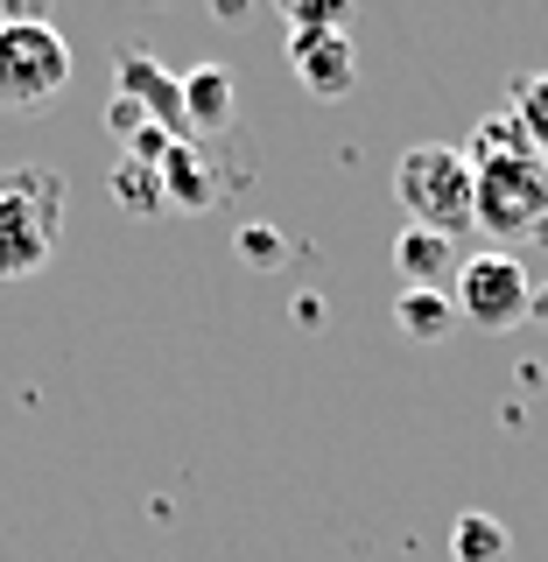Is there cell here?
<instances>
[{"instance_id":"cell-13","label":"cell","mask_w":548,"mask_h":562,"mask_svg":"<svg viewBox=\"0 0 548 562\" xmlns=\"http://www.w3.org/2000/svg\"><path fill=\"white\" fill-rule=\"evenodd\" d=\"M506 113H514V127L548 155V70H535V78H514V92H506Z\"/></svg>"},{"instance_id":"cell-8","label":"cell","mask_w":548,"mask_h":562,"mask_svg":"<svg viewBox=\"0 0 548 562\" xmlns=\"http://www.w3.org/2000/svg\"><path fill=\"white\" fill-rule=\"evenodd\" d=\"M239 120V78L225 64H198V70H183V127L190 140H204V134H225Z\"/></svg>"},{"instance_id":"cell-9","label":"cell","mask_w":548,"mask_h":562,"mask_svg":"<svg viewBox=\"0 0 548 562\" xmlns=\"http://www.w3.org/2000/svg\"><path fill=\"white\" fill-rule=\"evenodd\" d=\"M457 268H465V260H457V239L429 233V225H401V239H394L401 289H450Z\"/></svg>"},{"instance_id":"cell-19","label":"cell","mask_w":548,"mask_h":562,"mask_svg":"<svg viewBox=\"0 0 548 562\" xmlns=\"http://www.w3.org/2000/svg\"><path fill=\"white\" fill-rule=\"evenodd\" d=\"M535 316H541V324H548V281H541V289H535Z\"/></svg>"},{"instance_id":"cell-6","label":"cell","mask_w":548,"mask_h":562,"mask_svg":"<svg viewBox=\"0 0 548 562\" xmlns=\"http://www.w3.org/2000/svg\"><path fill=\"white\" fill-rule=\"evenodd\" d=\"M113 99H134L141 113L155 120V127H169L176 140H190V127H183V78H169V70L155 64L148 49H120V64H113Z\"/></svg>"},{"instance_id":"cell-14","label":"cell","mask_w":548,"mask_h":562,"mask_svg":"<svg viewBox=\"0 0 548 562\" xmlns=\"http://www.w3.org/2000/svg\"><path fill=\"white\" fill-rule=\"evenodd\" d=\"M105 183H113V204L141 211V218H155V211H169V204H163V176H155V169H141V162H127V155L113 162V176H105Z\"/></svg>"},{"instance_id":"cell-12","label":"cell","mask_w":548,"mask_h":562,"mask_svg":"<svg viewBox=\"0 0 548 562\" xmlns=\"http://www.w3.org/2000/svg\"><path fill=\"white\" fill-rule=\"evenodd\" d=\"M450 562H514V535L492 514H465L450 527Z\"/></svg>"},{"instance_id":"cell-16","label":"cell","mask_w":548,"mask_h":562,"mask_svg":"<svg viewBox=\"0 0 548 562\" xmlns=\"http://www.w3.org/2000/svg\"><path fill=\"white\" fill-rule=\"evenodd\" d=\"M176 148V134L169 127H141L134 140H127V162H141V169H163V155Z\"/></svg>"},{"instance_id":"cell-4","label":"cell","mask_w":548,"mask_h":562,"mask_svg":"<svg viewBox=\"0 0 548 562\" xmlns=\"http://www.w3.org/2000/svg\"><path fill=\"white\" fill-rule=\"evenodd\" d=\"M70 85V43L35 8L0 14V113H35Z\"/></svg>"},{"instance_id":"cell-11","label":"cell","mask_w":548,"mask_h":562,"mask_svg":"<svg viewBox=\"0 0 548 562\" xmlns=\"http://www.w3.org/2000/svg\"><path fill=\"white\" fill-rule=\"evenodd\" d=\"M394 324H401V338H415V345H444L450 324H457L450 289H401L394 295Z\"/></svg>"},{"instance_id":"cell-3","label":"cell","mask_w":548,"mask_h":562,"mask_svg":"<svg viewBox=\"0 0 548 562\" xmlns=\"http://www.w3.org/2000/svg\"><path fill=\"white\" fill-rule=\"evenodd\" d=\"M394 198L409 211V225H429V233H471L479 225V204H471V162L465 148H444V140H422L394 162Z\"/></svg>"},{"instance_id":"cell-15","label":"cell","mask_w":548,"mask_h":562,"mask_svg":"<svg viewBox=\"0 0 548 562\" xmlns=\"http://www.w3.org/2000/svg\"><path fill=\"white\" fill-rule=\"evenodd\" d=\"M345 0H289V35H345Z\"/></svg>"},{"instance_id":"cell-2","label":"cell","mask_w":548,"mask_h":562,"mask_svg":"<svg viewBox=\"0 0 548 562\" xmlns=\"http://www.w3.org/2000/svg\"><path fill=\"white\" fill-rule=\"evenodd\" d=\"M64 204H70V190L57 169H43V162L0 169V281H22L57 254Z\"/></svg>"},{"instance_id":"cell-10","label":"cell","mask_w":548,"mask_h":562,"mask_svg":"<svg viewBox=\"0 0 548 562\" xmlns=\"http://www.w3.org/2000/svg\"><path fill=\"white\" fill-rule=\"evenodd\" d=\"M155 176H163V204L169 211H211V204H219V176H211L198 140H176Z\"/></svg>"},{"instance_id":"cell-5","label":"cell","mask_w":548,"mask_h":562,"mask_svg":"<svg viewBox=\"0 0 548 562\" xmlns=\"http://www.w3.org/2000/svg\"><path fill=\"white\" fill-rule=\"evenodd\" d=\"M450 303L479 330H514V324L535 316V274H527L514 254H471L450 281Z\"/></svg>"},{"instance_id":"cell-1","label":"cell","mask_w":548,"mask_h":562,"mask_svg":"<svg viewBox=\"0 0 548 562\" xmlns=\"http://www.w3.org/2000/svg\"><path fill=\"white\" fill-rule=\"evenodd\" d=\"M471 162V204L492 239H535L548 225V155L514 127V113H492L465 148Z\"/></svg>"},{"instance_id":"cell-18","label":"cell","mask_w":548,"mask_h":562,"mask_svg":"<svg viewBox=\"0 0 548 562\" xmlns=\"http://www.w3.org/2000/svg\"><path fill=\"white\" fill-rule=\"evenodd\" d=\"M105 127H113L120 140H134L141 127H155V120H148V113H141V105H134V99H113V105H105Z\"/></svg>"},{"instance_id":"cell-17","label":"cell","mask_w":548,"mask_h":562,"mask_svg":"<svg viewBox=\"0 0 548 562\" xmlns=\"http://www.w3.org/2000/svg\"><path fill=\"white\" fill-rule=\"evenodd\" d=\"M239 254L260 260V268H275V260H281V233H275V225H239Z\"/></svg>"},{"instance_id":"cell-7","label":"cell","mask_w":548,"mask_h":562,"mask_svg":"<svg viewBox=\"0 0 548 562\" xmlns=\"http://www.w3.org/2000/svg\"><path fill=\"white\" fill-rule=\"evenodd\" d=\"M289 64L310 99H345L359 85V57H351L345 35H289Z\"/></svg>"}]
</instances>
